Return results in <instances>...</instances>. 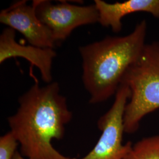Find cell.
<instances>
[{
    "instance_id": "obj_1",
    "label": "cell",
    "mask_w": 159,
    "mask_h": 159,
    "mask_svg": "<svg viewBox=\"0 0 159 159\" xmlns=\"http://www.w3.org/2000/svg\"><path fill=\"white\" fill-rule=\"evenodd\" d=\"M18 102L17 111L7 121L20 153L29 159H75L60 153L52 143L63 139L73 117L58 83L41 87L36 82Z\"/></svg>"
},
{
    "instance_id": "obj_2",
    "label": "cell",
    "mask_w": 159,
    "mask_h": 159,
    "mask_svg": "<svg viewBox=\"0 0 159 159\" xmlns=\"http://www.w3.org/2000/svg\"><path fill=\"white\" fill-rule=\"evenodd\" d=\"M147 27L146 21L143 20L128 35L107 36L80 47L82 80L90 103L104 102L116 94L125 73L142 53Z\"/></svg>"
},
{
    "instance_id": "obj_3",
    "label": "cell",
    "mask_w": 159,
    "mask_h": 159,
    "mask_svg": "<svg viewBox=\"0 0 159 159\" xmlns=\"http://www.w3.org/2000/svg\"><path fill=\"white\" fill-rule=\"evenodd\" d=\"M121 83L130 97L124 114L125 132L136 131L143 119L159 108V42L146 44L136 63L128 70Z\"/></svg>"
},
{
    "instance_id": "obj_4",
    "label": "cell",
    "mask_w": 159,
    "mask_h": 159,
    "mask_svg": "<svg viewBox=\"0 0 159 159\" xmlns=\"http://www.w3.org/2000/svg\"><path fill=\"white\" fill-rule=\"evenodd\" d=\"M130 94L128 85L121 83L111 107L98 120L102 133L96 145L85 156L75 159H125L133 144L123 142L124 114Z\"/></svg>"
},
{
    "instance_id": "obj_5",
    "label": "cell",
    "mask_w": 159,
    "mask_h": 159,
    "mask_svg": "<svg viewBox=\"0 0 159 159\" xmlns=\"http://www.w3.org/2000/svg\"><path fill=\"white\" fill-rule=\"evenodd\" d=\"M32 6L40 21L50 30L56 45L66 40L74 29L98 23L99 20L94 4L76 6L60 1L53 4L48 0H34Z\"/></svg>"
},
{
    "instance_id": "obj_6",
    "label": "cell",
    "mask_w": 159,
    "mask_h": 159,
    "mask_svg": "<svg viewBox=\"0 0 159 159\" xmlns=\"http://www.w3.org/2000/svg\"><path fill=\"white\" fill-rule=\"evenodd\" d=\"M0 23L23 34L30 45L44 48L56 46L50 30L40 21L34 7L27 1H18L2 10Z\"/></svg>"
},
{
    "instance_id": "obj_7",
    "label": "cell",
    "mask_w": 159,
    "mask_h": 159,
    "mask_svg": "<svg viewBox=\"0 0 159 159\" xmlns=\"http://www.w3.org/2000/svg\"><path fill=\"white\" fill-rule=\"evenodd\" d=\"M57 53L54 48L25 46L16 41V31L7 27L0 35V63L11 58L21 57L39 68L41 79L47 84L52 80V64Z\"/></svg>"
},
{
    "instance_id": "obj_8",
    "label": "cell",
    "mask_w": 159,
    "mask_h": 159,
    "mask_svg": "<svg viewBox=\"0 0 159 159\" xmlns=\"http://www.w3.org/2000/svg\"><path fill=\"white\" fill-rule=\"evenodd\" d=\"M94 5L98 11V23L116 33L122 30L123 18L130 14L145 12L159 18V0H128L114 3L95 0Z\"/></svg>"
},
{
    "instance_id": "obj_9",
    "label": "cell",
    "mask_w": 159,
    "mask_h": 159,
    "mask_svg": "<svg viewBox=\"0 0 159 159\" xmlns=\"http://www.w3.org/2000/svg\"><path fill=\"white\" fill-rule=\"evenodd\" d=\"M125 159H159V135L145 137L133 144Z\"/></svg>"
},
{
    "instance_id": "obj_10",
    "label": "cell",
    "mask_w": 159,
    "mask_h": 159,
    "mask_svg": "<svg viewBox=\"0 0 159 159\" xmlns=\"http://www.w3.org/2000/svg\"><path fill=\"white\" fill-rule=\"evenodd\" d=\"M20 146L16 137L10 131L0 137V159H12Z\"/></svg>"
},
{
    "instance_id": "obj_11",
    "label": "cell",
    "mask_w": 159,
    "mask_h": 159,
    "mask_svg": "<svg viewBox=\"0 0 159 159\" xmlns=\"http://www.w3.org/2000/svg\"><path fill=\"white\" fill-rule=\"evenodd\" d=\"M12 159H29L24 157L19 151H18L16 154H15L14 158Z\"/></svg>"
}]
</instances>
